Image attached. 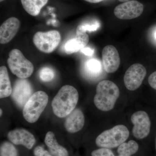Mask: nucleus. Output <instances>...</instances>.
I'll return each mask as SVG.
<instances>
[{
    "mask_svg": "<svg viewBox=\"0 0 156 156\" xmlns=\"http://www.w3.org/2000/svg\"><path fill=\"white\" fill-rule=\"evenodd\" d=\"M78 100L79 93L76 88L69 85L63 86L52 101L53 113L59 118L67 116L75 109Z\"/></svg>",
    "mask_w": 156,
    "mask_h": 156,
    "instance_id": "f257e3e1",
    "label": "nucleus"
},
{
    "mask_svg": "<svg viewBox=\"0 0 156 156\" xmlns=\"http://www.w3.org/2000/svg\"><path fill=\"white\" fill-rule=\"evenodd\" d=\"M119 95V89L114 83L107 80L101 81L96 87L94 103L101 111H109L114 107Z\"/></svg>",
    "mask_w": 156,
    "mask_h": 156,
    "instance_id": "f03ea898",
    "label": "nucleus"
},
{
    "mask_svg": "<svg viewBox=\"0 0 156 156\" xmlns=\"http://www.w3.org/2000/svg\"><path fill=\"white\" fill-rule=\"evenodd\" d=\"M129 134V130L126 126L117 125L99 134L95 140V144L99 147L114 148L126 142Z\"/></svg>",
    "mask_w": 156,
    "mask_h": 156,
    "instance_id": "7ed1b4c3",
    "label": "nucleus"
},
{
    "mask_svg": "<svg viewBox=\"0 0 156 156\" xmlns=\"http://www.w3.org/2000/svg\"><path fill=\"white\" fill-rule=\"evenodd\" d=\"M48 99V95L43 91L33 94L23 107V114L25 119L30 123L36 122L47 106Z\"/></svg>",
    "mask_w": 156,
    "mask_h": 156,
    "instance_id": "20e7f679",
    "label": "nucleus"
},
{
    "mask_svg": "<svg viewBox=\"0 0 156 156\" xmlns=\"http://www.w3.org/2000/svg\"><path fill=\"white\" fill-rule=\"evenodd\" d=\"M8 64L11 72L20 79L28 78L34 72L33 65L18 49H14L9 53Z\"/></svg>",
    "mask_w": 156,
    "mask_h": 156,
    "instance_id": "39448f33",
    "label": "nucleus"
},
{
    "mask_svg": "<svg viewBox=\"0 0 156 156\" xmlns=\"http://www.w3.org/2000/svg\"><path fill=\"white\" fill-rule=\"evenodd\" d=\"M61 41V35L58 31L53 30L47 32H37L33 37V42L37 48L43 53L53 52Z\"/></svg>",
    "mask_w": 156,
    "mask_h": 156,
    "instance_id": "423d86ee",
    "label": "nucleus"
},
{
    "mask_svg": "<svg viewBox=\"0 0 156 156\" xmlns=\"http://www.w3.org/2000/svg\"><path fill=\"white\" fill-rule=\"evenodd\" d=\"M146 74V69L142 65L135 63L131 65L124 76V83L126 88L130 91H134L139 88Z\"/></svg>",
    "mask_w": 156,
    "mask_h": 156,
    "instance_id": "0eeeda50",
    "label": "nucleus"
},
{
    "mask_svg": "<svg viewBox=\"0 0 156 156\" xmlns=\"http://www.w3.org/2000/svg\"><path fill=\"white\" fill-rule=\"evenodd\" d=\"M131 121L134 125L132 133L138 139L145 138L150 132L151 122L147 114L143 111L135 112L131 116Z\"/></svg>",
    "mask_w": 156,
    "mask_h": 156,
    "instance_id": "6e6552de",
    "label": "nucleus"
},
{
    "mask_svg": "<svg viewBox=\"0 0 156 156\" xmlns=\"http://www.w3.org/2000/svg\"><path fill=\"white\" fill-rule=\"evenodd\" d=\"M143 5L136 1L125 2L115 8V16L120 19L131 20L140 16L143 12Z\"/></svg>",
    "mask_w": 156,
    "mask_h": 156,
    "instance_id": "1a4fd4ad",
    "label": "nucleus"
},
{
    "mask_svg": "<svg viewBox=\"0 0 156 156\" xmlns=\"http://www.w3.org/2000/svg\"><path fill=\"white\" fill-rule=\"evenodd\" d=\"M33 89L29 82L25 79L17 80L12 90V99L19 107H24L32 94Z\"/></svg>",
    "mask_w": 156,
    "mask_h": 156,
    "instance_id": "9d476101",
    "label": "nucleus"
},
{
    "mask_svg": "<svg viewBox=\"0 0 156 156\" xmlns=\"http://www.w3.org/2000/svg\"><path fill=\"white\" fill-rule=\"evenodd\" d=\"M102 58L104 69L107 73H115L119 67V54L114 46L111 45L105 46L102 50Z\"/></svg>",
    "mask_w": 156,
    "mask_h": 156,
    "instance_id": "9b49d317",
    "label": "nucleus"
},
{
    "mask_svg": "<svg viewBox=\"0 0 156 156\" xmlns=\"http://www.w3.org/2000/svg\"><path fill=\"white\" fill-rule=\"evenodd\" d=\"M8 137L14 144L24 146L28 149H31L36 142L34 135L29 131L23 129L10 131L8 133Z\"/></svg>",
    "mask_w": 156,
    "mask_h": 156,
    "instance_id": "f8f14e48",
    "label": "nucleus"
},
{
    "mask_svg": "<svg viewBox=\"0 0 156 156\" xmlns=\"http://www.w3.org/2000/svg\"><path fill=\"white\" fill-rule=\"evenodd\" d=\"M20 25L19 20L11 17L5 20L0 27V43L2 44L9 43L16 35Z\"/></svg>",
    "mask_w": 156,
    "mask_h": 156,
    "instance_id": "ddd939ff",
    "label": "nucleus"
},
{
    "mask_svg": "<svg viewBox=\"0 0 156 156\" xmlns=\"http://www.w3.org/2000/svg\"><path fill=\"white\" fill-rule=\"evenodd\" d=\"M85 124V117L80 109L76 108L67 116L64 126L68 132L76 133L80 131Z\"/></svg>",
    "mask_w": 156,
    "mask_h": 156,
    "instance_id": "4468645a",
    "label": "nucleus"
},
{
    "mask_svg": "<svg viewBox=\"0 0 156 156\" xmlns=\"http://www.w3.org/2000/svg\"><path fill=\"white\" fill-rule=\"evenodd\" d=\"M89 41V37L86 33L76 35L73 38L66 42L64 46V50L68 54L76 53L85 48Z\"/></svg>",
    "mask_w": 156,
    "mask_h": 156,
    "instance_id": "2eb2a0df",
    "label": "nucleus"
},
{
    "mask_svg": "<svg viewBox=\"0 0 156 156\" xmlns=\"http://www.w3.org/2000/svg\"><path fill=\"white\" fill-rule=\"evenodd\" d=\"M44 141L52 156H68L67 150L58 144L55 134L52 131H49L47 133Z\"/></svg>",
    "mask_w": 156,
    "mask_h": 156,
    "instance_id": "dca6fc26",
    "label": "nucleus"
},
{
    "mask_svg": "<svg viewBox=\"0 0 156 156\" xmlns=\"http://www.w3.org/2000/svg\"><path fill=\"white\" fill-rule=\"evenodd\" d=\"M12 92L8 70L5 66H3L0 67V98H2L9 97Z\"/></svg>",
    "mask_w": 156,
    "mask_h": 156,
    "instance_id": "f3484780",
    "label": "nucleus"
},
{
    "mask_svg": "<svg viewBox=\"0 0 156 156\" xmlns=\"http://www.w3.org/2000/svg\"><path fill=\"white\" fill-rule=\"evenodd\" d=\"M48 0H21L24 10L33 16H36L40 13L43 7L47 4Z\"/></svg>",
    "mask_w": 156,
    "mask_h": 156,
    "instance_id": "a211bd4d",
    "label": "nucleus"
},
{
    "mask_svg": "<svg viewBox=\"0 0 156 156\" xmlns=\"http://www.w3.org/2000/svg\"><path fill=\"white\" fill-rule=\"evenodd\" d=\"M118 147V156H131L138 151L139 145L135 140H130L123 143Z\"/></svg>",
    "mask_w": 156,
    "mask_h": 156,
    "instance_id": "6ab92c4d",
    "label": "nucleus"
},
{
    "mask_svg": "<svg viewBox=\"0 0 156 156\" xmlns=\"http://www.w3.org/2000/svg\"><path fill=\"white\" fill-rule=\"evenodd\" d=\"M86 71L88 74L92 76L98 75L101 71L100 61L96 59H89L86 64Z\"/></svg>",
    "mask_w": 156,
    "mask_h": 156,
    "instance_id": "aec40b11",
    "label": "nucleus"
},
{
    "mask_svg": "<svg viewBox=\"0 0 156 156\" xmlns=\"http://www.w3.org/2000/svg\"><path fill=\"white\" fill-rule=\"evenodd\" d=\"M0 153L1 156H17L16 148L9 142H4L1 145Z\"/></svg>",
    "mask_w": 156,
    "mask_h": 156,
    "instance_id": "412c9836",
    "label": "nucleus"
},
{
    "mask_svg": "<svg viewBox=\"0 0 156 156\" xmlns=\"http://www.w3.org/2000/svg\"><path fill=\"white\" fill-rule=\"evenodd\" d=\"M100 27V23L97 21H95L93 23L89 24H80L77 27L76 34L86 33V32L95 31L97 30Z\"/></svg>",
    "mask_w": 156,
    "mask_h": 156,
    "instance_id": "4be33fe9",
    "label": "nucleus"
},
{
    "mask_svg": "<svg viewBox=\"0 0 156 156\" xmlns=\"http://www.w3.org/2000/svg\"><path fill=\"white\" fill-rule=\"evenodd\" d=\"M40 79L44 82H50L54 77V72L53 70L48 67H44L40 70Z\"/></svg>",
    "mask_w": 156,
    "mask_h": 156,
    "instance_id": "5701e85b",
    "label": "nucleus"
},
{
    "mask_svg": "<svg viewBox=\"0 0 156 156\" xmlns=\"http://www.w3.org/2000/svg\"><path fill=\"white\" fill-rule=\"evenodd\" d=\"M92 156H115L113 152L110 149L106 148H99L92 151Z\"/></svg>",
    "mask_w": 156,
    "mask_h": 156,
    "instance_id": "b1692460",
    "label": "nucleus"
},
{
    "mask_svg": "<svg viewBox=\"0 0 156 156\" xmlns=\"http://www.w3.org/2000/svg\"><path fill=\"white\" fill-rule=\"evenodd\" d=\"M34 154L35 156H53L41 146L37 147L34 150Z\"/></svg>",
    "mask_w": 156,
    "mask_h": 156,
    "instance_id": "393cba45",
    "label": "nucleus"
},
{
    "mask_svg": "<svg viewBox=\"0 0 156 156\" xmlns=\"http://www.w3.org/2000/svg\"><path fill=\"white\" fill-rule=\"evenodd\" d=\"M148 83L151 87L156 90V71L151 74L149 77Z\"/></svg>",
    "mask_w": 156,
    "mask_h": 156,
    "instance_id": "a878e982",
    "label": "nucleus"
},
{
    "mask_svg": "<svg viewBox=\"0 0 156 156\" xmlns=\"http://www.w3.org/2000/svg\"><path fill=\"white\" fill-rule=\"evenodd\" d=\"M81 51L87 56H92L94 53V51L93 49L89 48H85V47L81 49Z\"/></svg>",
    "mask_w": 156,
    "mask_h": 156,
    "instance_id": "bb28decb",
    "label": "nucleus"
},
{
    "mask_svg": "<svg viewBox=\"0 0 156 156\" xmlns=\"http://www.w3.org/2000/svg\"><path fill=\"white\" fill-rule=\"evenodd\" d=\"M86 2H89L92 3H97L100 2L104 0H84Z\"/></svg>",
    "mask_w": 156,
    "mask_h": 156,
    "instance_id": "cd10ccee",
    "label": "nucleus"
},
{
    "mask_svg": "<svg viewBox=\"0 0 156 156\" xmlns=\"http://www.w3.org/2000/svg\"><path fill=\"white\" fill-rule=\"evenodd\" d=\"M119 1L121 2H128V1H131V0H119Z\"/></svg>",
    "mask_w": 156,
    "mask_h": 156,
    "instance_id": "c85d7f7f",
    "label": "nucleus"
},
{
    "mask_svg": "<svg viewBox=\"0 0 156 156\" xmlns=\"http://www.w3.org/2000/svg\"><path fill=\"white\" fill-rule=\"evenodd\" d=\"M154 37L155 40L156 41V30L154 32Z\"/></svg>",
    "mask_w": 156,
    "mask_h": 156,
    "instance_id": "c756f323",
    "label": "nucleus"
},
{
    "mask_svg": "<svg viewBox=\"0 0 156 156\" xmlns=\"http://www.w3.org/2000/svg\"><path fill=\"white\" fill-rule=\"evenodd\" d=\"M0 112H1V116H2V109H1V111H0Z\"/></svg>",
    "mask_w": 156,
    "mask_h": 156,
    "instance_id": "7c9ffc66",
    "label": "nucleus"
},
{
    "mask_svg": "<svg viewBox=\"0 0 156 156\" xmlns=\"http://www.w3.org/2000/svg\"><path fill=\"white\" fill-rule=\"evenodd\" d=\"M4 0H0V2H3V1H4Z\"/></svg>",
    "mask_w": 156,
    "mask_h": 156,
    "instance_id": "2f4dec72",
    "label": "nucleus"
},
{
    "mask_svg": "<svg viewBox=\"0 0 156 156\" xmlns=\"http://www.w3.org/2000/svg\"><path fill=\"white\" fill-rule=\"evenodd\" d=\"M155 147H156V146H155Z\"/></svg>",
    "mask_w": 156,
    "mask_h": 156,
    "instance_id": "473e14b6",
    "label": "nucleus"
}]
</instances>
